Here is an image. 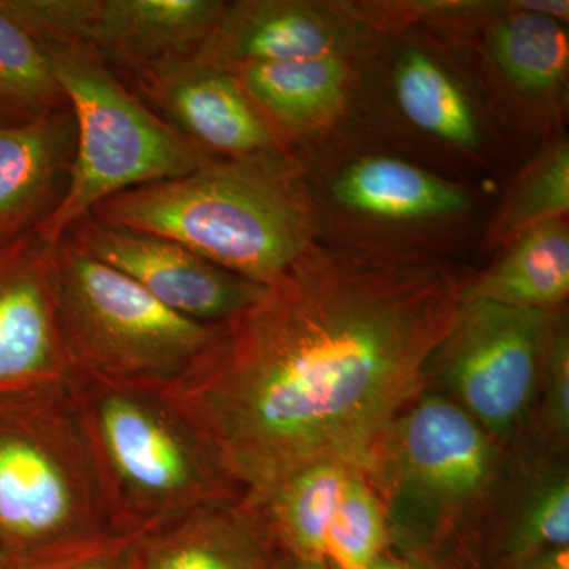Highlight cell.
<instances>
[{
	"instance_id": "obj_15",
	"label": "cell",
	"mask_w": 569,
	"mask_h": 569,
	"mask_svg": "<svg viewBox=\"0 0 569 569\" xmlns=\"http://www.w3.org/2000/svg\"><path fill=\"white\" fill-rule=\"evenodd\" d=\"M359 58L246 63L231 71L288 148L290 142L320 137L347 114L358 86Z\"/></svg>"
},
{
	"instance_id": "obj_11",
	"label": "cell",
	"mask_w": 569,
	"mask_h": 569,
	"mask_svg": "<svg viewBox=\"0 0 569 569\" xmlns=\"http://www.w3.org/2000/svg\"><path fill=\"white\" fill-rule=\"evenodd\" d=\"M133 81L142 102L212 159L290 151L233 71L189 59Z\"/></svg>"
},
{
	"instance_id": "obj_2",
	"label": "cell",
	"mask_w": 569,
	"mask_h": 569,
	"mask_svg": "<svg viewBox=\"0 0 569 569\" xmlns=\"http://www.w3.org/2000/svg\"><path fill=\"white\" fill-rule=\"evenodd\" d=\"M89 216L170 239L261 287L318 244L321 230L312 183L287 149L208 160L182 178L114 194Z\"/></svg>"
},
{
	"instance_id": "obj_7",
	"label": "cell",
	"mask_w": 569,
	"mask_h": 569,
	"mask_svg": "<svg viewBox=\"0 0 569 569\" xmlns=\"http://www.w3.org/2000/svg\"><path fill=\"white\" fill-rule=\"evenodd\" d=\"M550 312L463 302L436 356L452 392L479 425L503 433L526 413L545 366Z\"/></svg>"
},
{
	"instance_id": "obj_24",
	"label": "cell",
	"mask_w": 569,
	"mask_h": 569,
	"mask_svg": "<svg viewBox=\"0 0 569 569\" xmlns=\"http://www.w3.org/2000/svg\"><path fill=\"white\" fill-rule=\"evenodd\" d=\"M383 545L380 501L361 478L351 473L329 523L325 560L335 569H367L381 556Z\"/></svg>"
},
{
	"instance_id": "obj_26",
	"label": "cell",
	"mask_w": 569,
	"mask_h": 569,
	"mask_svg": "<svg viewBox=\"0 0 569 569\" xmlns=\"http://www.w3.org/2000/svg\"><path fill=\"white\" fill-rule=\"evenodd\" d=\"M569 545V485L557 479L530 501L516 533L519 553H542L568 549Z\"/></svg>"
},
{
	"instance_id": "obj_23",
	"label": "cell",
	"mask_w": 569,
	"mask_h": 569,
	"mask_svg": "<svg viewBox=\"0 0 569 569\" xmlns=\"http://www.w3.org/2000/svg\"><path fill=\"white\" fill-rule=\"evenodd\" d=\"M569 144L559 138L519 174L488 230L490 247L511 244L539 224L568 219Z\"/></svg>"
},
{
	"instance_id": "obj_32",
	"label": "cell",
	"mask_w": 569,
	"mask_h": 569,
	"mask_svg": "<svg viewBox=\"0 0 569 569\" xmlns=\"http://www.w3.org/2000/svg\"><path fill=\"white\" fill-rule=\"evenodd\" d=\"M3 557H6V553H3L2 545H0V560H2Z\"/></svg>"
},
{
	"instance_id": "obj_3",
	"label": "cell",
	"mask_w": 569,
	"mask_h": 569,
	"mask_svg": "<svg viewBox=\"0 0 569 569\" xmlns=\"http://www.w3.org/2000/svg\"><path fill=\"white\" fill-rule=\"evenodd\" d=\"M71 395L108 530L151 531L233 498L211 452L152 388L74 376Z\"/></svg>"
},
{
	"instance_id": "obj_12",
	"label": "cell",
	"mask_w": 569,
	"mask_h": 569,
	"mask_svg": "<svg viewBox=\"0 0 569 569\" xmlns=\"http://www.w3.org/2000/svg\"><path fill=\"white\" fill-rule=\"evenodd\" d=\"M220 0H99L89 47L133 78L194 58L222 13Z\"/></svg>"
},
{
	"instance_id": "obj_6",
	"label": "cell",
	"mask_w": 569,
	"mask_h": 569,
	"mask_svg": "<svg viewBox=\"0 0 569 569\" xmlns=\"http://www.w3.org/2000/svg\"><path fill=\"white\" fill-rule=\"evenodd\" d=\"M71 381L14 395L0 419L6 556L108 530Z\"/></svg>"
},
{
	"instance_id": "obj_4",
	"label": "cell",
	"mask_w": 569,
	"mask_h": 569,
	"mask_svg": "<svg viewBox=\"0 0 569 569\" xmlns=\"http://www.w3.org/2000/svg\"><path fill=\"white\" fill-rule=\"evenodd\" d=\"M77 123V152L61 203L33 233L54 247L108 198L182 178L211 160L118 80L86 43L39 44Z\"/></svg>"
},
{
	"instance_id": "obj_8",
	"label": "cell",
	"mask_w": 569,
	"mask_h": 569,
	"mask_svg": "<svg viewBox=\"0 0 569 569\" xmlns=\"http://www.w3.org/2000/svg\"><path fill=\"white\" fill-rule=\"evenodd\" d=\"M66 236L140 284L168 309L198 323H223L266 290L209 263L178 242L110 227L92 216L74 223Z\"/></svg>"
},
{
	"instance_id": "obj_29",
	"label": "cell",
	"mask_w": 569,
	"mask_h": 569,
	"mask_svg": "<svg viewBox=\"0 0 569 569\" xmlns=\"http://www.w3.org/2000/svg\"><path fill=\"white\" fill-rule=\"evenodd\" d=\"M526 569H569L568 549L549 550L539 553Z\"/></svg>"
},
{
	"instance_id": "obj_18",
	"label": "cell",
	"mask_w": 569,
	"mask_h": 569,
	"mask_svg": "<svg viewBox=\"0 0 569 569\" xmlns=\"http://www.w3.org/2000/svg\"><path fill=\"white\" fill-rule=\"evenodd\" d=\"M228 501L193 509L146 533L137 546L138 569H268L252 520Z\"/></svg>"
},
{
	"instance_id": "obj_16",
	"label": "cell",
	"mask_w": 569,
	"mask_h": 569,
	"mask_svg": "<svg viewBox=\"0 0 569 569\" xmlns=\"http://www.w3.org/2000/svg\"><path fill=\"white\" fill-rule=\"evenodd\" d=\"M400 451L411 479L449 500L477 492L492 463L485 427L466 408L438 396L426 397L408 411Z\"/></svg>"
},
{
	"instance_id": "obj_13",
	"label": "cell",
	"mask_w": 569,
	"mask_h": 569,
	"mask_svg": "<svg viewBox=\"0 0 569 569\" xmlns=\"http://www.w3.org/2000/svg\"><path fill=\"white\" fill-rule=\"evenodd\" d=\"M329 203L337 211L381 227H425L460 219L473 208L458 183L399 157L362 156L331 179Z\"/></svg>"
},
{
	"instance_id": "obj_25",
	"label": "cell",
	"mask_w": 569,
	"mask_h": 569,
	"mask_svg": "<svg viewBox=\"0 0 569 569\" xmlns=\"http://www.w3.org/2000/svg\"><path fill=\"white\" fill-rule=\"evenodd\" d=\"M149 531L102 530L6 556L0 569H133L138 542Z\"/></svg>"
},
{
	"instance_id": "obj_31",
	"label": "cell",
	"mask_w": 569,
	"mask_h": 569,
	"mask_svg": "<svg viewBox=\"0 0 569 569\" xmlns=\"http://www.w3.org/2000/svg\"><path fill=\"white\" fill-rule=\"evenodd\" d=\"M276 569H335L326 560H299L295 559Z\"/></svg>"
},
{
	"instance_id": "obj_21",
	"label": "cell",
	"mask_w": 569,
	"mask_h": 569,
	"mask_svg": "<svg viewBox=\"0 0 569 569\" xmlns=\"http://www.w3.org/2000/svg\"><path fill=\"white\" fill-rule=\"evenodd\" d=\"M353 471L346 463L320 460L298 468L271 488L249 496L264 507L280 539L299 560H325L326 535Z\"/></svg>"
},
{
	"instance_id": "obj_10",
	"label": "cell",
	"mask_w": 569,
	"mask_h": 569,
	"mask_svg": "<svg viewBox=\"0 0 569 569\" xmlns=\"http://www.w3.org/2000/svg\"><path fill=\"white\" fill-rule=\"evenodd\" d=\"M56 310L52 247L29 233L0 246V392L73 380Z\"/></svg>"
},
{
	"instance_id": "obj_14",
	"label": "cell",
	"mask_w": 569,
	"mask_h": 569,
	"mask_svg": "<svg viewBox=\"0 0 569 569\" xmlns=\"http://www.w3.org/2000/svg\"><path fill=\"white\" fill-rule=\"evenodd\" d=\"M77 152L70 108L0 129V246L32 233L61 203Z\"/></svg>"
},
{
	"instance_id": "obj_19",
	"label": "cell",
	"mask_w": 569,
	"mask_h": 569,
	"mask_svg": "<svg viewBox=\"0 0 569 569\" xmlns=\"http://www.w3.org/2000/svg\"><path fill=\"white\" fill-rule=\"evenodd\" d=\"M569 295L568 219L527 231L505 247L500 260L463 287V302L486 301L550 312Z\"/></svg>"
},
{
	"instance_id": "obj_17",
	"label": "cell",
	"mask_w": 569,
	"mask_h": 569,
	"mask_svg": "<svg viewBox=\"0 0 569 569\" xmlns=\"http://www.w3.org/2000/svg\"><path fill=\"white\" fill-rule=\"evenodd\" d=\"M396 107L417 132L460 153L477 156L485 146V121L473 97L436 52L406 44L391 71Z\"/></svg>"
},
{
	"instance_id": "obj_33",
	"label": "cell",
	"mask_w": 569,
	"mask_h": 569,
	"mask_svg": "<svg viewBox=\"0 0 569 569\" xmlns=\"http://www.w3.org/2000/svg\"><path fill=\"white\" fill-rule=\"evenodd\" d=\"M133 569H138V565H137V552H134Z\"/></svg>"
},
{
	"instance_id": "obj_5",
	"label": "cell",
	"mask_w": 569,
	"mask_h": 569,
	"mask_svg": "<svg viewBox=\"0 0 569 569\" xmlns=\"http://www.w3.org/2000/svg\"><path fill=\"white\" fill-rule=\"evenodd\" d=\"M56 310L74 376L168 383L193 366L219 325L173 312L70 236L52 247Z\"/></svg>"
},
{
	"instance_id": "obj_22",
	"label": "cell",
	"mask_w": 569,
	"mask_h": 569,
	"mask_svg": "<svg viewBox=\"0 0 569 569\" xmlns=\"http://www.w3.org/2000/svg\"><path fill=\"white\" fill-rule=\"evenodd\" d=\"M69 108L47 54L0 9V129L40 121Z\"/></svg>"
},
{
	"instance_id": "obj_30",
	"label": "cell",
	"mask_w": 569,
	"mask_h": 569,
	"mask_svg": "<svg viewBox=\"0 0 569 569\" xmlns=\"http://www.w3.org/2000/svg\"><path fill=\"white\" fill-rule=\"evenodd\" d=\"M367 569H419L415 565L408 563V561L391 559V557L380 556L372 565Z\"/></svg>"
},
{
	"instance_id": "obj_1",
	"label": "cell",
	"mask_w": 569,
	"mask_h": 569,
	"mask_svg": "<svg viewBox=\"0 0 569 569\" xmlns=\"http://www.w3.org/2000/svg\"><path fill=\"white\" fill-rule=\"evenodd\" d=\"M463 287L421 253L318 242L187 372L149 388L249 496L312 462L350 467L425 383Z\"/></svg>"
},
{
	"instance_id": "obj_9",
	"label": "cell",
	"mask_w": 569,
	"mask_h": 569,
	"mask_svg": "<svg viewBox=\"0 0 569 569\" xmlns=\"http://www.w3.org/2000/svg\"><path fill=\"white\" fill-rule=\"evenodd\" d=\"M373 31L347 2L239 0L224 2L193 61L234 70L246 63H271L361 56Z\"/></svg>"
},
{
	"instance_id": "obj_28",
	"label": "cell",
	"mask_w": 569,
	"mask_h": 569,
	"mask_svg": "<svg viewBox=\"0 0 569 569\" xmlns=\"http://www.w3.org/2000/svg\"><path fill=\"white\" fill-rule=\"evenodd\" d=\"M511 6L516 10L539 14V17L550 18V20L568 24V0H512Z\"/></svg>"
},
{
	"instance_id": "obj_27",
	"label": "cell",
	"mask_w": 569,
	"mask_h": 569,
	"mask_svg": "<svg viewBox=\"0 0 569 569\" xmlns=\"http://www.w3.org/2000/svg\"><path fill=\"white\" fill-rule=\"evenodd\" d=\"M546 419L557 436L569 432V332L567 321L550 326L545 355Z\"/></svg>"
},
{
	"instance_id": "obj_20",
	"label": "cell",
	"mask_w": 569,
	"mask_h": 569,
	"mask_svg": "<svg viewBox=\"0 0 569 569\" xmlns=\"http://www.w3.org/2000/svg\"><path fill=\"white\" fill-rule=\"evenodd\" d=\"M486 26V58L512 92L542 102L563 93L569 73L567 24L500 2Z\"/></svg>"
}]
</instances>
